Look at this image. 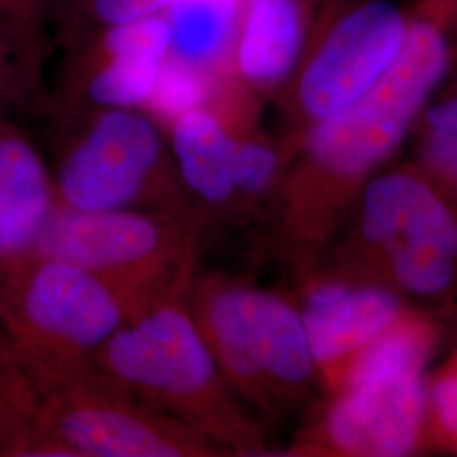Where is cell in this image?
Masks as SVG:
<instances>
[{
	"mask_svg": "<svg viewBox=\"0 0 457 457\" xmlns=\"http://www.w3.org/2000/svg\"><path fill=\"white\" fill-rule=\"evenodd\" d=\"M134 317L104 279L34 251L0 281V339L39 393L92 371L104 344Z\"/></svg>",
	"mask_w": 457,
	"mask_h": 457,
	"instance_id": "obj_1",
	"label": "cell"
},
{
	"mask_svg": "<svg viewBox=\"0 0 457 457\" xmlns=\"http://www.w3.org/2000/svg\"><path fill=\"white\" fill-rule=\"evenodd\" d=\"M449 45L434 21H410L398 58L353 105L317 122L313 160L337 175H360L396 146L449 66Z\"/></svg>",
	"mask_w": 457,
	"mask_h": 457,
	"instance_id": "obj_2",
	"label": "cell"
},
{
	"mask_svg": "<svg viewBox=\"0 0 457 457\" xmlns=\"http://www.w3.org/2000/svg\"><path fill=\"white\" fill-rule=\"evenodd\" d=\"M200 451L194 434L134 405L129 390L97 371L41 392L26 457H177Z\"/></svg>",
	"mask_w": 457,
	"mask_h": 457,
	"instance_id": "obj_3",
	"label": "cell"
},
{
	"mask_svg": "<svg viewBox=\"0 0 457 457\" xmlns=\"http://www.w3.org/2000/svg\"><path fill=\"white\" fill-rule=\"evenodd\" d=\"M94 371L196 422L204 424L212 413V353L194 320L177 305L151 307L120 327L98 351Z\"/></svg>",
	"mask_w": 457,
	"mask_h": 457,
	"instance_id": "obj_4",
	"label": "cell"
},
{
	"mask_svg": "<svg viewBox=\"0 0 457 457\" xmlns=\"http://www.w3.org/2000/svg\"><path fill=\"white\" fill-rule=\"evenodd\" d=\"M54 175L58 207L80 212L122 211L146 190L162 164L153 120L134 109H112L63 129Z\"/></svg>",
	"mask_w": 457,
	"mask_h": 457,
	"instance_id": "obj_5",
	"label": "cell"
},
{
	"mask_svg": "<svg viewBox=\"0 0 457 457\" xmlns=\"http://www.w3.org/2000/svg\"><path fill=\"white\" fill-rule=\"evenodd\" d=\"M170 46L162 16L88 34L63 48L51 114L63 131L90 115L146 105Z\"/></svg>",
	"mask_w": 457,
	"mask_h": 457,
	"instance_id": "obj_6",
	"label": "cell"
},
{
	"mask_svg": "<svg viewBox=\"0 0 457 457\" xmlns=\"http://www.w3.org/2000/svg\"><path fill=\"white\" fill-rule=\"evenodd\" d=\"M173 251V237L156 219L122 211L80 212L56 207L34 253L71 262L104 279L137 313L146 285Z\"/></svg>",
	"mask_w": 457,
	"mask_h": 457,
	"instance_id": "obj_7",
	"label": "cell"
},
{
	"mask_svg": "<svg viewBox=\"0 0 457 457\" xmlns=\"http://www.w3.org/2000/svg\"><path fill=\"white\" fill-rule=\"evenodd\" d=\"M409 28L390 0H366L344 12L303 68L298 87L303 112L320 122L353 105L398 58Z\"/></svg>",
	"mask_w": 457,
	"mask_h": 457,
	"instance_id": "obj_8",
	"label": "cell"
},
{
	"mask_svg": "<svg viewBox=\"0 0 457 457\" xmlns=\"http://www.w3.org/2000/svg\"><path fill=\"white\" fill-rule=\"evenodd\" d=\"M364 230L390 254L405 288L441 292L453 277L457 226L436 194L407 175L373 181L364 195Z\"/></svg>",
	"mask_w": 457,
	"mask_h": 457,
	"instance_id": "obj_9",
	"label": "cell"
},
{
	"mask_svg": "<svg viewBox=\"0 0 457 457\" xmlns=\"http://www.w3.org/2000/svg\"><path fill=\"white\" fill-rule=\"evenodd\" d=\"M213 345L232 373L268 375L300 383L312 370L307 330L300 317L275 296L228 290L207 305Z\"/></svg>",
	"mask_w": 457,
	"mask_h": 457,
	"instance_id": "obj_10",
	"label": "cell"
},
{
	"mask_svg": "<svg viewBox=\"0 0 457 457\" xmlns=\"http://www.w3.org/2000/svg\"><path fill=\"white\" fill-rule=\"evenodd\" d=\"M420 373L353 385L330 413L337 447L358 456H402L417 441L424 415Z\"/></svg>",
	"mask_w": 457,
	"mask_h": 457,
	"instance_id": "obj_11",
	"label": "cell"
},
{
	"mask_svg": "<svg viewBox=\"0 0 457 457\" xmlns=\"http://www.w3.org/2000/svg\"><path fill=\"white\" fill-rule=\"evenodd\" d=\"M54 181L31 139L14 122L0 124V281L33 253L56 211Z\"/></svg>",
	"mask_w": 457,
	"mask_h": 457,
	"instance_id": "obj_12",
	"label": "cell"
},
{
	"mask_svg": "<svg viewBox=\"0 0 457 457\" xmlns=\"http://www.w3.org/2000/svg\"><path fill=\"white\" fill-rule=\"evenodd\" d=\"M395 296L379 288L326 285L312 292L303 326L317 361L337 360L381 336L396 317Z\"/></svg>",
	"mask_w": 457,
	"mask_h": 457,
	"instance_id": "obj_13",
	"label": "cell"
},
{
	"mask_svg": "<svg viewBox=\"0 0 457 457\" xmlns=\"http://www.w3.org/2000/svg\"><path fill=\"white\" fill-rule=\"evenodd\" d=\"M303 45L302 0H245L236 58L247 80L281 82L298 63Z\"/></svg>",
	"mask_w": 457,
	"mask_h": 457,
	"instance_id": "obj_14",
	"label": "cell"
},
{
	"mask_svg": "<svg viewBox=\"0 0 457 457\" xmlns=\"http://www.w3.org/2000/svg\"><path fill=\"white\" fill-rule=\"evenodd\" d=\"M245 0H175L163 12L166 58L212 71L237 45Z\"/></svg>",
	"mask_w": 457,
	"mask_h": 457,
	"instance_id": "obj_15",
	"label": "cell"
},
{
	"mask_svg": "<svg viewBox=\"0 0 457 457\" xmlns=\"http://www.w3.org/2000/svg\"><path fill=\"white\" fill-rule=\"evenodd\" d=\"M171 145L187 185L209 202H222L234 188L232 160L236 143L205 105L179 115Z\"/></svg>",
	"mask_w": 457,
	"mask_h": 457,
	"instance_id": "obj_16",
	"label": "cell"
},
{
	"mask_svg": "<svg viewBox=\"0 0 457 457\" xmlns=\"http://www.w3.org/2000/svg\"><path fill=\"white\" fill-rule=\"evenodd\" d=\"M39 409L41 393L0 339V456L26 457Z\"/></svg>",
	"mask_w": 457,
	"mask_h": 457,
	"instance_id": "obj_17",
	"label": "cell"
},
{
	"mask_svg": "<svg viewBox=\"0 0 457 457\" xmlns=\"http://www.w3.org/2000/svg\"><path fill=\"white\" fill-rule=\"evenodd\" d=\"M175 0H54L53 39L65 48L88 34L162 16Z\"/></svg>",
	"mask_w": 457,
	"mask_h": 457,
	"instance_id": "obj_18",
	"label": "cell"
},
{
	"mask_svg": "<svg viewBox=\"0 0 457 457\" xmlns=\"http://www.w3.org/2000/svg\"><path fill=\"white\" fill-rule=\"evenodd\" d=\"M428 341L424 328L403 324L386 328L378 336L354 362L351 371V386L390 376L420 373Z\"/></svg>",
	"mask_w": 457,
	"mask_h": 457,
	"instance_id": "obj_19",
	"label": "cell"
},
{
	"mask_svg": "<svg viewBox=\"0 0 457 457\" xmlns=\"http://www.w3.org/2000/svg\"><path fill=\"white\" fill-rule=\"evenodd\" d=\"M54 0H0V22L12 37L26 65L45 82V65L53 48Z\"/></svg>",
	"mask_w": 457,
	"mask_h": 457,
	"instance_id": "obj_20",
	"label": "cell"
},
{
	"mask_svg": "<svg viewBox=\"0 0 457 457\" xmlns=\"http://www.w3.org/2000/svg\"><path fill=\"white\" fill-rule=\"evenodd\" d=\"M212 94V77L209 71L164 58L158 82L147 100L153 112L168 120L205 105Z\"/></svg>",
	"mask_w": 457,
	"mask_h": 457,
	"instance_id": "obj_21",
	"label": "cell"
},
{
	"mask_svg": "<svg viewBox=\"0 0 457 457\" xmlns=\"http://www.w3.org/2000/svg\"><path fill=\"white\" fill-rule=\"evenodd\" d=\"M43 100L45 82L26 65L0 22V124L14 122L16 115L37 107Z\"/></svg>",
	"mask_w": 457,
	"mask_h": 457,
	"instance_id": "obj_22",
	"label": "cell"
},
{
	"mask_svg": "<svg viewBox=\"0 0 457 457\" xmlns=\"http://www.w3.org/2000/svg\"><path fill=\"white\" fill-rule=\"evenodd\" d=\"M427 128L430 160L457 183V98L432 107Z\"/></svg>",
	"mask_w": 457,
	"mask_h": 457,
	"instance_id": "obj_23",
	"label": "cell"
},
{
	"mask_svg": "<svg viewBox=\"0 0 457 457\" xmlns=\"http://www.w3.org/2000/svg\"><path fill=\"white\" fill-rule=\"evenodd\" d=\"M275 154L262 145H236L232 160L234 185L247 192H258L268 183L275 170Z\"/></svg>",
	"mask_w": 457,
	"mask_h": 457,
	"instance_id": "obj_24",
	"label": "cell"
},
{
	"mask_svg": "<svg viewBox=\"0 0 457 457\" xmlns=\"http://www.w3.org/2000/svg\"><path fill=\"white\" fill-rule=\"evenodd\" d=\"M434 402L442 424L457 439V375L442 379L434 390Z\"/></svg>",
	"mask_w": 457,
	"mask_h": 457,
	"instance_id": "obj_25",
	"label": "cell"
}]
</instances>
